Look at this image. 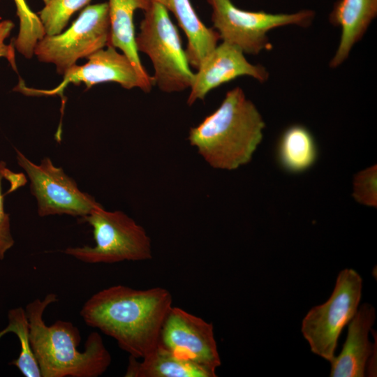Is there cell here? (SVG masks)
<instances>
[{
    "instance_id": "cell-20",
    "label": "cell",
    "mask_w": 377,
    "mask_h": 377,
    "mask_svg": "<svg viewBox=\"0 0 377 377\" xmlns=\"http://www.w3.org/2000/svg\"><path fill=\"white\" fill-rule=\"evenodd\" d=\"M14 1L20 21V29L13 45L25 58L31 59L37 43L45 36V32L38 15L31 10L26 0Z\"/></svg>"
},
{
    "instance_id": "cell-17",
    "label": "cell",
    "mask_w": 377,
    "mask_h": 377,
    "mask_svg": "<svg viewBox=\"0 0 377 377\" xmlns=\"http://www.w3.org/2000/svg\"><path fill=\"white\" fill-rule=\"evenodd\" d=\"M142 361L130 356L126 377H216V371L183 359L160 343Z\"/></svg>"
},
{
    "instance_id": "cell-11",
    "label": "cell",
    "mask_w": 377,
    "mask_h": 377,
    "mask_svg": "<svg viewBox=\"0 0 377 377\" xmlns=\"http://www.w3.org/2000/svg\"><path fill=\"white\" fill-rule=\"evenodd\" d=\"M158 343L183 359L216 371L221 359L214 327L202 318L172 306L163 323Z\"/></svg>"
},
{
    "instance_id": "cell-1",
    "label": "cell",
    "mask_w": 377,
    "mask_h": 377,
    "mask_svg": "<svg viewBox=\"0 0 377 377\" xmlns=\"http://www.w3.org/2000/svg\"><path fill=\"white\" fill-rule=\"evenodd\" d=\"M172 304V295L165 288L115 285L91 295L80 313L86 325L113 338L120 348L138 359L158 343Z\"/></svg>"
},
{
    "instance_id": "cell-5",
    "label": "cell",
    "mask_w": 377,
    "mask_h": 377,
    "mask_svg": "<svg viewBox=\"0 0 377 377\" xmlns=\"http://www.w3.org/2000/svg\"><path fill=\"white\" fill-rule=\"evenodd\" d=\"M93 230L95 245L68 247L64 253L86 263L143 261L152 257L151 239L142 226L121 211L103 205L79 219Z\"/></svg>"
},
{
    "instance_id": "cell-21",
    "label": "cell",
    "mask_w": 377,
    "mask_h": 377,
    "mask_svg": "<svg viewBox=\"0 0 377 377\" xmlns=\"http://www.w3.org/2000/svg\"><path fill=\"white\" fill-rule=\"evenodd\" d=\"M44 6L38 15L45 35L60 34L66 27L71 16L85 7L92 0H43Z\"/></svg>"
},
{
    "instance_id": "cell-6",
    "label": "cell",
    "mask_w": 377,
    "mask_h": 377,
    "mask_svg": "<svg viewBox=\"0 0 377 377\" xmlns=\"http://www.w3.org/2000/svg\"><path fill=\"white\" fill-rule=\"evenodd\" d=\"M362 289L361 276L353 269H343L329 299L308 311L301 332L313 353L330 362L332 360L339 335L359 308Z\"/></svg>"
},
{
    "instance_id": "cell-4",
    "label": "cell",
    "mask_w": 377,
    "mask_h": 377,
    "mask_svg": "<svg viewBox=\"0 0 377 377\" xmlns=\"http://www.w3.org/2000/svg\"><path fill=\"white\" fill-rule=\"evenodd\" d=\"M143 11L135 42L138 51L146 54L152 62L154 84L166 93L190 88L194 73L169 12L151 1Z\"/></svg>"
},
{
    "instance_id": "cell-19",
    "label": "cell",
    "mask_w": 377,
    "mask_h": 377,
    "mask_svg": "<svg viewBox=\"0 0 377 377\" xmlns=\"http://www.w3.org/2000/svg\"><path fill=\"white\" fill-rule=\"evenodd\" d=\"M8 325L0 332V338L8 332L17 337L20 350L19 356L10 364L16 367L26 377H41L40 368L32 351L29 339V325L27 316L22 307L12 309L8 313Z\"/></svg>"
},
{
    "instance_id": "cell-22",
    "label": "cell",
    "mask_w": 377,
    "mask_h": 377,
    "mask_svg": "<svg viewBox=\"0 0 377 377\" xmlns=\"http://www.w3.org/2000/svg\"><path fill=\"white\" fill-rule=\"evenodd\" d=\"M376 166L374 165L358 174L354 179L353 197L359 202L376 206Z\"/></svg>"
},
{
    "instance_id": "cell-10",
    "label": "cell",
    "mask_w": 377,
    "mask_h": 377,
    "mask_svg": "<svg viewBox=\"0 0 377 377\" xmlns=\"http://www.w3.org/2000/svg\"><path fill=\"white\" fill-rule=\"evenodd\" d=\"M82 66L74 65L64 75L62 82L52 89L29 88L21 82L15 90L27 95H62L68 84H84L87 88L103 82H116L126 89L140 88L148 93L151 87L139 75L130 59L116 48L108 45L100 49L87 58Z\"/></svg>"
},
{
    "instance_id": "cell-7",
    "label": "cell",
    "mask_w": 377,
    "mask_h": 377,
    "mask_svg": "<svg viewBox=\"0 0 377 377\" xmlns=\"http://www.w3.org/2000/svg\"><path fill=\"white\" fill-rule=\"evenodd\" d=\"M207 1L220 40L235 45L244 54L253 55L271 48L267 33L272 29L289 25L308 27L316 15L309 9L293 13L249 11L237 8L231 0Z\"/></svg>"
},
{
    "instance_id": "cell-15",
    "label": "cell",
    "mask_w": 377,
    "mask_h": 377,
    "mask_svg": "<svg viewBox=\"0 0 377 377\" xmlns=\"http://www.w3.org/2000/svg\"><path fill=\"white\" fill-rule=\"evenodd\" d=\"M171 12L187 38L186 54L190 66L198 69L202 60L216 47L219 34L207 27L198 16L190 0H149Z\"/></svg>"
},
{
    "instance_id": "cell-9",
    "label": "cell",
    "mask_w": 377,
    "mask_h": 377,
    "mask_svg": "<svg viewBox=\"0 0 377 377\" xmlns=\"http://www.w3.org/2000/svg\"><path fill=\"white\" fill-rule=\"evenodd\" d=\"M15 151L17 164L30 181V191L36 199L40 216L66 214L81 219L101 205L92 195L82 191L76 182L49 157L35 164L18 149Z\"/></svg>"
},
{
    "instance_id": "cell-13",
    "label": "cell",
    "mask_w": 377,
    "mask_h": 377,
    "mask_svg": "<svg viewBox=\"0 0 377 377\" xmlns=\"http://www.w3.org/2000/svg\"><path fill=\"white\" fill-rule=\"evenodd\" d=\"M376 320L375 308L364 303L348 323L342 350L330 362L331 377H363L371 355L376 350L369 341V333Z\"/></svg>"
},
{
    "instance_id": "cell-3",
    "label": "cell",
    "mask_w": 377,
    "mask_h": 377,
    "mask_svg": "<svg viewBox=\"0 0 377 377\" xmlns=\"http://www.w3.org/2000/svg\"><path fill=\"white\" fill-rule=\"evenodd\" d=\"M265 122L239 87L220 106L191 128L188 140L212 168L232 170L249 163L263 139Z\"/></svg>"
},
{
    "instance_id": "cell-18",
    "label": "cell",
    "mask_w": 377,
    "mask_h": 377,
    "mask_svg": "<svg viewBox=\"0 0 377 377\" xmlns=\"http://www.w3.org/2000/svg\"><path fill=\"white\" fill-rule=\"evenodd\" d=\"M316 155L314 139L304 126H290L282 134L278 156L281 164L287 170L293 172L306 170L313 164Z\"/></svg>"
},
{
    "instance_id": "cell-16",
    "label": "cell",
    "mask_w": 377,
    "mask_h": 377,
    "mask_svg": "<svg viewBox=\"0 0 377 377\" xmlns=\"http://www.w3.org/2000/svg\"><path fill=\"white\" fill-rule=\"evenodd\" d=\"M149 0H108L110 39L108 45L119 48L132 62L141 77L151 87L154 84L142 66L135 42L133 16L138 9L144 10Z\"/></svg>"
},
{
    "instance_id": "cell-14",
    "label": "cell",
    "mask_w": 377,
    "mask_h": 377,
    "mask_svg": "<svg viewBox=\"0 0 377 377\" xmlns=\"http://www.w3.org/2000/svg\"><path fill=\"white\" fill-rule=\"evenodd\" d=\"M377 15V0H339L329 15L330 22L341 29L337 49L330 62L337 68L346 61L353 46L366 33Z\"/></svg>"
},
{
    "instance_id": "cell-23",
    "label": "cell",
    "mask_w": 377,
    "mask_h": 377,
    "mask_svg": "<svg viewBox=\"0 0 377 377\" xmlns=\"http://www.w3.org/2000/svg\"><path fill=\"white\" fill-rule=\"evenodd\" d=\"M10 170L6 168L3 161L0 162V260H3L6 253L14 245L15 241L10 231V216L4 208V198L2 193L1 181L8 178Z\"/></svg>"
},
{
    "instance_id": "cell-12",
    "label": "cell",
    "mask_w": 377,
    "mask_h": 377,
    "mask_svg": "<svg viewBox=\"0 0 377 377\" xmlns=\"http://www.w3.org/2000/svg\"><path fill=\"white\" fill-rule=\"evenodd\" d=\"M197 70L190 87L188 105L203 100L212 89L238 77L249 76L260 82L269 78L263 66L250 63L239 47L225 42L217 45Z\"/></svg>"
},
{
    "instance_id": "cell-8",
    "label": "cell",
    "mask_w": 377,
    "mask_h": 377,
    "mask_svg": "<svg viewBox=\"0 0 377 377\" xmlns=\"http://www.w3.org/2000/svg\"><path fill=\"white\" fill-rule=\"evenodd\" d=\"M109 39L108 2L96 3L85 7L66 31L45 35L37 43L34 54L40 61L54 64L63 75L80 59L107 47Z\"/></svg>"
},
{
    "instance_id": "cell-24",
    "label": "cell",
    "mask_w": 377,
    "mask_h": 377,
    "mask_svg": "<svg viewBox=\"0 0 377 377\" xmlns=\"http://www.w3.org/2000/svg\"><path fill=\"white\" fill-rule=\"evenodd\" d=\"M14 27V23L10 20L0 22V58L5 57L15 71H17L15 47L13 43L6 45L4 40L8 38Z\"/></svg>"
},
{
    "instance_id": "cell-2",
    "label": "cell",
    "mask_w": 377,
    "mask_h": 377,
    "mask_svg": "<svg viewBox=\"0 0 377 377\" xmlns=\"http://www.w3.org/2000/svg\"><path fill=\"white\" fill-rule=\"evenodd\" d=\"M57 301V295L29 302L25 311L29 325L30 344L42 377H98L108 369L112 357L102 337L93 332L84 350H78L79 330L72 323L57 320L47 325L43 320L46 308Z\"/></svg>"
}]
</instances>
